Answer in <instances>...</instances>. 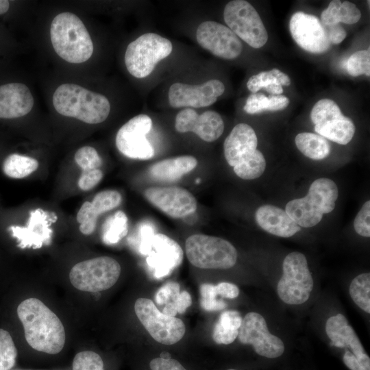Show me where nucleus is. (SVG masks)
Masks as SVG:
<instances>
[{"label": "nucleus", "instance_id": "nucleus-1", "mask_svg": "<svg viewBox=\"0 0 370 370\" xmlns=\"http://www.w3.org/2000/svg\"><path fill=\"white\" fill-rule=\"evenodd\" d=\"M16 314L29 347L38 355H60L66 344V331L60 317L42 299L29 296L16 308Z\"/></svg>", "mask_w": 370, "mask_h": 370}, {"label": "nucleus", "instance_id": "nucleus-2", "mask_svg": "<svg viewBox=\"0 0 370 370\" xmlns=\"http://www.w3.org/2000/svg\"><path fill=\"white\" fill-rule=\"evenodd\" d=\"M52 102L59 114L89 124L103 122L110 111V103L104 95L75 84L58 86Z\"/></svg>", "mask_w": 370, "mask_h": 370}, {"label": "nucleus", "instance_id": "nucleus-3", "mask_svg": "<svg viewBox=\"0 0 370 370\" xmlns=\"http://www.w3.org/2000/svg\"><path fill=\"white\" fill-rule=\"evenodd\" d=\"M50 37L56 53L68 62H84L93 53V43L87 29L71 12L55 16L51 24Z\"/></svg>", "mask_w": 370, "mask_h": 370}, {"label": "nucleus", "instance_id": "nucleus-4", "mask_svg": "<svg viewBox=\"0 0 370 370\" xmlns=\"http://www.w3.org/2000/svg\"><path fill=\"white\" fill-rule=\"evenodd\" d=\"M338 195L334 181L319 178L311 184L305 197L288 201L285 211L299 226L311 227L321 221L324 214L334 209Z\"/></svg>", "mask_w": 370, "mask_h": 370}, {"label": "nucleus", "instance_id": "nucleus-5", "mask_svg": "<svg viewBox=\"0 0 370 370\" xmlns=\"http://www.w3.org/2000/svg\"><path fill=\"white\" fill-rule=\"evenodd\" d=\"M121 272L120 264L110 256H99L80 261L69 272L71 287L82 293H97L112 287Z\"/></svg>", "mask_w": 370, "mask_h": 370}, {"label": "nucleus", "instance_id": "nucleus-6", "mask_svg": "<svg viewBox=\"0 0 370 370\" xmlns=\"http://www.w3.org/2000/svg\"><path fill=\"white\" fill-rule=\"evenodd\" d=\"M188 261L195 267L206 269H227L237 260V251L229 241L216 236L196 234L185 243Z\"/></svg>", "mask_w": 370, "mask_h": 370}, {"label": "nucleus", "instance_id": "nucleus-7", "mask_svg": "<svg viewBox=\"0 0 370 370\" xmlns=\"http://www.w3.org/2000/svg\"><path fill=\"white\" fill-rule=\"evenodd\" d=\"M172 50L169 40L154 33L144 34L128 45L125 53L126 68L134 77H145Z\"/></svg>", "mask_w": 370, "mask_h": 370}, {"label": "nucleus", "instance_id": "nucleus-8", "mask_svg": "<svg viewBox=\"0 0 370 370\" xmlns=\"http://www.w3.org/2000/svg\"><path fill=\"white\" fill-rule=\"evenodd\" d=\"M282 270L283 273L277 286L280 298L291 305L306 302L314 286L306 256L298 251L288 254L283 261Z\"/></svg>", "mask_w": 370, "mask_h": 370}, {"label": "nucleus", "instance_id": "nucleus-9", "mask_svg": "<svg viewBox=\"0 0 370 370\" xmlns=\"http://www.w3.org/2000/svg\"><path fill=\"white\" fill-rule=\"evenodd\" d=\"M223 18L228 27L243 41L255 49L267 42V31L259 14L247 1L228 2L223 10Z\"/></svg>", "mask_w": 370, "mask_h": 370}, {"label": "nucleus", "instance_id": "nucleus-10", "mask_svg": "<svg viewBox=\"0 0 370 370\" xmlns=\"http://www.w3.org/2000/svg\"><path fill=\"white\" fill-rule=\"evenodd\" d=\"M134 311L146 330L160 343L175 344L185 334V325L180 319L165 315L149 299H137L134 304Z\"/></svg>", "mask_w": 370, "mask_h": 370}, {"label": "nucleus", "instance_id": "nucleus-11", "mask_svg": "<svg viewBox=\"0 0 370 370\" xmlns=\"http://www.w3.org/2000/svg\"><path fill=\"white\" fill-rule=\"evenodd\" d=\"M238 338L242 344L252 345L256 354L268 360L280 358L285 352L284 342L269 331L264 318L258 312L245 316Z\"/></svg>", "mask_w": 370, "mask_h": 370}, {"label": "nucleus", "instance_id": "nucleus-12", "mask_svg": "<svg viewBox=\"0 0 370 370\" xmlns=\"http://www.w3.org/2000/svg\"><path fill=\"white\" fill-rule=\"evenodd\" d=\"M151 127L152 121L146 114H138L130 119L117 132L115 143L118 150L132 159L151 158L154 149L146 138Z\"/></svg>", "mask_w": 370, "mask_h": 370}, {"label": "nucleus", "instance_id": "nucleus-13", "mask_svg": "<svg viewBox=\"0 0 370 370\" xmlns=\"http://www.w3.org/2000/svg\"><path fill=\"white\" fill-rule=\"evenodd\" d=\"M196 39L202 48L225 60L236 58L243 50L240 39L229 27L212 21L198 26Z\"/></svg>", "mask_w": 370, "mask_h": 370}, {"label": "nucleus", "instance_id": "nucleus-14", "mask_svg": "<svg viewBox=\"0 0 370 370\" xmlns=\"http://www.w3.org/2000/svg\"><path fill=\"white\" fill-rule=\"evenodd\" d=\"M289 29L295 42L312 53H323L330 47L326 27L314 15L297 12L289 22Z\"/></svg>", "mask_w": 370, "mask_h": 370}, {"label": "nucleus", "instance_id": "nucleus-15", "mask_svg": "<svg viewBox=\"0 0 370 370\" xmlns=\"http://www.w3.org/2000/svg\"><path fill=\"white\" fill-rule=\"evenodd\" d=\"M224 91V84L218 79H210L196 86L176 82L170 86L168 99L173 108H204L215 103Z\"/></svg>", "mask_w": 370, "mask_h": 370}, {"label": "nucleus", "instance_id": "nucleus-16", "mask_svg": "<svg viewBox=\"0 0 370 370\" xmlns=\"http://www.w3.org/2000/svg\"><path fill=\"white\" fill-rule=\"evenodd\" d=\"M144 194L149 202L175 219L188 216L197 208V200L193 194L181 187H150L145 190Z\"/></svg>", "mask_w": 370, "mask_h": 370}, {"label": "nucleus", "instance_id": "nucleus-17", "mask_svg": "<svg viewBox=\"0 0 370 370\" xmlns=\"http://www.w3.org/2000/svg\"><path fill=\"white\" fill-rule=\"evenodd\" d=\"M146 262L156 278L170 275L183 260L180 245L165 234H155L148 247Z\"/></svg>", "mask_w": 370, "mask_h": 370}, {"label": "nucleus", "instance_id": "nucleus-18", "mask_svg": "<svg viewBox=\"0 0 370 370\" xmlns=\"http://www.w3.org/2000/svg\"><path fill=\"white\" fill-rule=\"evenodd\" d=\"M175 127L178 132H192L206 142H213L223 134L224 123L221 115L215 111L208 110L199 114L188 108L176 115Z\"/></svg>", "mask_w": 370, "mask_h": 370}, {"label": "nucleus", "instance_id": "nucleus-19", "mask_svg": "<svg viewBox=\"0 0 370 370\" xmlns=\"http://www.w3.org/2000/svg\"><path fill=\"white\" fill-rule=\"evenodd\" d=\"M325 332L331 341L330 346L344 349L343 353L347 350L351 352L364 370H370L369 356L343 314L338 313L330 317L326 321Z\"/></svg>", "mask_w": 370, "mask_h": 370}, {"label": "nucleus", "instance_id": "nucleus-20", "mask_svg": "<svg viewBox=\"0 0 370 370\" xmlns=\"http://www.w3.org/2000/svg\"><path fill=\"white\" fill-rule=\"evenodd\" d=\"M52 214L38 208L29 212L25 227L10 226L9 230L20 241L18 246L21 248L32 246L37 248L42 243H47L52 234L50 226L56 219V217Z\"/></svg>", "mask_w": 370, "mask_h": 370}, {"label": "nucleus", "instance_id": "nucleus-21", "mask_svg": "<svg viewBox=\"0 0 370 370\" xmlns=\"http://www.w3.org/2000/svg\"><path fill=\"white\" fill-rule=\"evenodd\" d=\"M258 138L254 129L246 123H238L223 143L224 156L229 165L234 166L257 149Z\"/></svg>", "mask_w": 370, "mask_h": 370}, {"label": "nucleus", "instance_id": "nucleus-22", "mask_svg": "<svg viewBox=\"0 0 370 370\" xmlns=\"http://www.w3.org/2000/svg\"><path fill=\"white\" fill-rule=\"evenodd\" d=\"M34 97L29 88L21 83L0 86V119H14L27 114L33 108Z\"/></svg>", "mask_w": 370, "mask_h": 370}, {"label": "nucleus", "instance_id": "nucleus-23", "mask_svg": "<svg viewBox=\"0 0 370 370\" xmlns=\"http://www.w3.org/2000/svg\"><path fill=\"white\" fill-rule=\"evenodd\" d=\"M257 224L264 231L277 236L288 238L301 230L286 212L275 206L263 205L256 212Z\"/></svg>", "mask_w": 370, "mask_h": 370}, {"label": "nucleus", "instance_id": "nucleus-24", "mask_svg": "<svg viewBox=\"0 0 370 370\" xmlns=\"http://www.w3.org/2000/svg\"><path fill=\"white\" fill-rule=\"evenodd\" d=\"M197 163L192 156H182L157 162L151 166L149 172L156 180L174 182L193 171Z\"/></svg>", "mask_w": 370, "mask_h": 370}, {"label": "nucleus", "instance_id": "nucleus-25", "mask_svg": "<svg viewBox=\"0 0 370 370\" xmlns=\"http://www.w3.org/2000/svg\"><path fill=\"white\" fill-rule=\"evenodd\" d=\"M361 17V12L356 5L348 1L342 2L339 0L331 1L328 8L321 15V19L325 27H329L340 23L351 25L357 23Z\"/></svg>", "mask_w": 370, "mask_h": 370}, {"label": "nucleus", "instance_id": "nucleus-26", "mask_svg": "<svg viewBox=\"0 0 370 370\" xmlns=\"http://www.w3.org/2000/svg\"><path fill=\"white\" fill-rule=\"evenodd\" d=\"M317 134L341 145H347L352 139L356 127L350 119L345 116L314 125Z\"/></svg>", "mask_w": 370, "mask_h": 370}, {"label": "nucleus", "instance_id": "nucleus-27", "mask_svg": "<svg viewBox=\"0 0 370 370\" xmlns=\"http://www.w3.org/2000/svg\"><path fill=\"white\" fill-rule=\"evenodd\" d=\"M243 318L236 310L223 312L215 323L212 338L217 344L229 345L238 336Z\"/></svg>", "mask_w": 370, "mask_h": 370}, {"label": "nucleus", "instance_id": "nucleus-28", "mask_svg": "<svg viewBox=\"0 0 370 370\" xmlns=\"http://www.w3.org/2000/svg\"><path fill=\"white\" fill-rule=\"evenodd\" d=\"M295 142L300 152L312 160H323L330 153V144L328 140L317 134L299 133L296 136Z\"/></svg>", "mask_w": 370, "mask_h": 370}, {"label": "nucleus", "instance_id": "nucleus-29", "mask_svg": "<svg viewBox=\"0 0 370 370\" xmlns=\"http://www.w3.org/2000/svg\"><path fill=\"white\" fill-rule=\"evenodd\" d=\"M38 164V160L32 157L12 153L4 160L2 169L8 177L21 179L34 172Z\"/></svg>", "mask_w": 370, "mask_h": 370}, {"label": "nucleus", "instance_id": "nucleus-30", "mask_svg": "<svg viewBox=\"0 0 370 370\" xmlns=\"http://www.w3.org/2000/svg\"><path fill=\"white\" fill-rule=\"evenodd\" d=\"M290 84L291 79L286 73L278 69H273L251 76L247 82V87L256 93L262 88L266 89L272 85L288 86Z\"/></svg>", "mask_w": 370, "mask_h": 370}, {"label": "nucleus", "instance_id": "nucleus-31", "mask_svg": "<svg viewBox=\"0 0 370 370\" xmlns=\"http://www.w3.org/2000/svg\"><path fill=\"white\" fill-rule=\"evenodd\" d=\"M127 221L126 214L121 210L109 217L103 226V241L115 244L125 237L128 232Z\"/></svg>", "mask_w": 370, "mask_h": 370}, {"label": "nucleus", "instance_id": "nucleus-32", "mask_svg": "<svg viewBox=\"0 0 370 370\" xmlns=\"http://www.w3.org/2000/svg\"><path fill=\"white\" fill-rule=\"evenodd\" d=\"M266 167V160L263 154L256 149L247 158L234 166L236 175L243 180H254L262 175Z\"/></svg>", "mask_w": 370, "mask_h": 370}, {"label": "nucleus", "instance_id": "nucleus-33", "mask_svg": "<svg viewBox=\"0 0 370 370\" xmlns=\"http://www.w3.org/2000/svg\"><path fill=\"white\" fill-rule=\"evenodd\" d=\"M349 291L354 303L365 312L370 313V273H361L354 278Z\"/></svg>", "mask_w": 370, "mask_h": 370}, {"label": "nucleus", "instance_id": "nucleus-34", "mask_svg": "<svg viewBox=\"0 0 370 370\" xmlns=\"http://www.w3.org/2000/svg\"><path fill=\"white\" fill-rule=\"evenodd\" d=\"M180 293V284L175 282H167L158 290L155 299L159 306L164 305L163 314L175 317L177 313V301Z\"/></svg>", "mask_w": 370, "mask_h": 370}, {"label": "nucleus", "instance_id": "nucleus-35", "mask_svg": "<svg viewBox=\"0 0 370 370\" xmlns=\"http://www.w3.org/2000/svg\"><path fill=\"white\" fill-rule=\"evenodd\" d=\"M345 116L336 102L330 99L318 101L310 112L311 121L314 125Z\"/></svg>", "mask_w": 370, "mask_h": 370}, {"label": "nucleus", "instance_id": "nucleus-36", "mask_svg": "<svg viewBox=\"0 0 370 370\" xmlns=\"http://www.w3.org/2000/svg\"><path fill=\"white\" fill-rule=\"evenodd\" d=\"M70 370H105V362L98 352L84 348L73 356Z\"/></svg>", "mask_w": 370, "mask_h": 370}, {"label": "nucleus", "instance_id": "nucleus-37", "mask_svg": "<svg viewBox=\"0 0 370 370\" xmlns=\"http://www.w3.org/2000/svg\"><path fill=\"white\" fill-rule=\"evenodd\" d=\"M18 356V351L11 334L0 328V370L15 368Z\"/></svg>", "mask_w": 370, "mask_h": 370}, {"label": "nucleus", "instance_id": "nucleus-38", "mask_svg": "<svg viewBox=\"0 0 370 370\" xmlns=\"http://www.w3.org/2000/svg\"><path fill=\"white\" fill-rule=\"evenodd\" d=\"M121 195L118 191L106 190L96 194L91 201V205L99 216L118 207L121 204Z\"/></svg>", "mask_w": 370, "mask_h": 370}, {"label": "nucleus", "instance_id": "nucleus-39", "mask_svg": "<svg viewBox=\"0 0 370 370\" xmlns=\"http://www.w3.org/2000/svg\"><path fill=\"white\" fill-rule=\"evenodd\" d=\"M346 69L348 73L353 77H358L363 74L370 75V51L361 50L353 53L346 62Z\"/></svg>", "mask_w": 370, "mask_h": 370}, {"label": "nucleus", "instance_id": "nucleus-40", "mask_svg": "<svg viewBox=\"0 0 370 370\" xmlns=\"http://www.w3.org/2000/svg\"><path fill=\"white\" fill-rule=\"evenodd\" d=\"M74 158L75 162L83 171L99 169L102 164V159L97 151L90 146L79 149Z\"/></svg>", "mask_w": 370, "mask_h": 370}, {"label": "nucleus", "instance_id": "nucleus-41", "mask_svg": "<svg viewBox=\"0 0 370 370\" xmlns=\"http://www.w3.org/2000/svg\"><path fill=\"white\" fill-rule=\"evenodd\" d=\"M99 215L93 209L91 202L85 201L77 214V221L80 224L79 230L84 235H90L95 231Z\"/></svg>", "mask_w": 370, "mask_h": 370}, {"label": "nucleus", "instance_id": "nucleus-42", "mask_svg": "<svg viewBox=\"0 0 370 370\" xmlns=\"http://www.w3.org/2000/svg\"><path fill=\"white\" fill-rule=\"evenodd\" d=\"M200 305L206 311H218L224 309L227 304L223 299H218L215 286L203 284L200 286Z\"/></svg>", "mask_w": 370, "mask_h": 370}, {"label": "nucleus", "instance_id": "nucleus-43", "mask_svg": "<svg viewBox=\"0 0 370 370\" xmlns=\"http://www.w3.org/2000/svg\"><path fill=\"white\" fill-rule=\"evenodd\" d=\"M370 201H367L358 212L354 221L355 231L364 237L370 236Z\"/></svg>", "mask_w": 370, "mask_h": 370}, {"label": "nucleus", "instance_id": "nucleus-44", "mask_svg": "<svg viewBox=\"0 0 370 370\" xmlns=\"http://www.w3.org/2000/svg\"><path fill=\"white\" fill-rule=\"evenodd\" d=\"M269 103L268 97L263 93H252L247 97L243 110L250 114L260 113L268 110Z\"/></svg>", "mask_w": 370, "mask_h": 370}, {"label": "nucleus", "instance_id": "nucleus-45", "mask_svg": "<svg viewBox=\"0 0 370 370\" xmlns=\"http://www.w3.org/2000/svg\"><path fill=\"white\" fill-rule=\"evenodd\" d=\"M103 172L99 169L82 171L79 180L78 186L82 190H90L102 180Z\"/></svg>", "mask_w": 370, "mask_h": 370}, {"label": "nucleus", "instance_id": "nucleus-46", "mask_svg": "<svg viewBox=\"0 0 370 370\" xmlns=\"http://www.w3.org/2000/svg\"><path fill=\"white\" fill-rule=\"evenodd\" d=\"M149 366L151 370H186L179 361L171 358H153L151 360Z\"/></svg>", "mask_w": 370, "mask_h": 370}, {"label": "nucleus", "instance_id": "nucleus-47", "mask_svg": "<svg viewBox=\"0 0 370 370\" xmlns=\"http://www.w3.org/2000/svg\"><path fill=\"white\" fill-rule=\"evenodd\" d=\"M218 295L223 297L234 299L238 296L239 288L232 283L221 282L215 286Z\"/></svg>", "mask_w": 370, "mask_h": 370}, {"label": "nucleus", "instance_id": "nucleus-48", "mask_svg": "<svg viewBox=\"0 0 370 370\" xmlns=\"http://www.w3.org/2000/svg\"><path fill=\"white\" fill-rule=\"evenodd\" d=\"M269 98V111H279L285 109L289 104L290 100L282 95H271Z\"/></svg>", "mask_w": 370, "mask_h": 370}, {"label": "nucleus", "instance_id": "nucleus-49", "mask_svg": "<svg viewBox=\"0 0 370 370\" xmlns=\"http://www.w3.org/2000/svg\"><path fill=\"white\" fill-rule=\"evenodd\" d=\"M327 27H328L327 31L330 43L339 44L345 38L347 33L340 24H336Z\"/></svg>", "mask_w": 370, "mask_h": 370}, {"label": "nucleus", "instance_id": "nucleus-50", "mask_svg": "<svg viewBox=\"0 0 370 370\" xmlns=\"http://www.w3.org/2000/svg\"><path fill=\"white\" fill-rule=\"evenodd\" d=\"M192 304L190 295L186 291L180 292L177 301V310L180 314H183Z\"/></svg>", "mask_w": 370, "mask_h": 370}, {"label": "nucleus", "instance_id": "nucleus-51", "mask_svg": "<svg viewBox=\"0 0 370 370\" xmlns=\"http://www.w3.org/2000/svg\"><path fill=\"white\" fill-rule=\"evenodd\" d=\"M9 1L5 0H0V14L5 13L9 9Z\"/></svg>", "mask_w": 370, "mask_h": 370}, {"label": "nucleus", "instance_id": "nucleus-52", "mask_svg": "<svg viewBox=\"0 0 370 370\" xmlns=\"http://www.w3.org/2000/svg\"><path fill=\"white\" fill-rule=\"evenodd\" d=\"M160 356V357L163 358H171L170 355L166 352H162Z\"/></svg>", "mask_w": 370, "mask_h": 370}, {"label": "nucleus", "instance_id": "nucleus-53", "mask_svg": "<svg viewBox=\"0 0 370 370\" xmlns=\"http://www.w3.org/2000/svg\"><path fill=\"white\" fill-rule=\"evenodd\" d=\"M11 370H49V369H21V368H14ZM49 370H52V369H49ZM67 370V369H66ZM69 370H70V368L69 369Z\"/></svg>", "mask_w": 370, "mask_h": 370}, {"label": "nucleus", "instance_id": "nucleus-54", "mask_svg": "<svg viewBox=\"0 0 370 370\" xmlns=\"http://www.w3.org/2000/svg\"><path fill=\"white\" fill-rule=\"evenodd\" d=\"M227 370H238V369H234V368H230V369H227Z\"/></svg>", "mask_w": 370, "mask_h": 370}]
</instances>
